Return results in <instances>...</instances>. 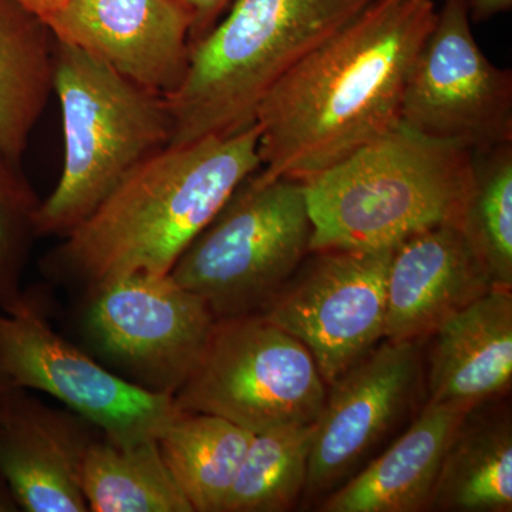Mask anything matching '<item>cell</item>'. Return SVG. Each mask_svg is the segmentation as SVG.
Here are the masks:
<instances>
[{
	"instance_id": "obj_1",
	"label": "cell",
	"mask_w": 512,
	"mask_h": 512,
	"mask_svg": "<svg viewBox=\"0 0 512 512\" xmlns=\"http://www.w3.org/2000/svg\"><path fill=\"white\" fill-rule=\"evenodd\" d=\"M431 0H373L279 80L256 113L261 180L302 181L400 126Z\"/></svg>"
},
{
	"instance_id": "obj_2",
	"label": "cell",
	"mask_w": 512,
	"mask_h": 512,
	"mask_svg": "<svg viewBox=\"0 0 512 512\" xmlns=\"http://www.w3.org/2000/svg\"><path fill=\"white\" fill-rule=\"evenodd\" d=\"M258 123L167 146L137 164L50 255L47 269L86 289L131 272L170 274L188 245L261 168Z\"/></svg>"
},
{
	"instance_id": "obj_3",
	"label": "cell",
	"mask_w": 512,
	"mask_h": 512,
	"mask_svg": "<svg viewBox=\"0 0 512 512\" xmlns=\"http://www.w3.org/2000/svg\"><path fill=\"white\" fill-rule=\"evenodd\" d=\"M373 0H234L191 43L183 82L165 97L168 146L229 136L256 121L266 94Z\"/></svg>"
},
{
	"instance_id": "obj_4",
	"label": "cell",
	"mask_w": 512,
	"mask_h": 512,
	"mask_svg": "<svg viewBox=\"0 0 512 512\" xmlns=\"http://www.w3.org/2000/svg\"><path fill=\"white\" fill-rule=\"evenodd\" d=\"M471 151L400 124L302 180L312 251L394 248L437 225L460 224Z\"/></svg>"
},
{
	"instance_id": "obj_5",
	"label": "cell",
	"mask_w": 512,
	"mask_h": 512,
	"mask_svg": "<svg viewBox=\"0 0 512 512\" xmlns=\"http://www.w3.org/2000/svg\"><path fill=\"white\" fill-rule=\"evenodd\" d=\"M53 92L62 109L64 165L40 202L37 237H66L137 164L167 147V101L79 47L56 40Z\"/></svg>"
},
{
	"instance_id": "obj_6",
	"label": "cell",
	"mask_w": 512,
	"mask_h": 512,
	"mask_svg": "<svg viewBox=\"0 0 512 512\" xmlns=\"http://www.w3.org/2000/svg\"><path fill=\"white\" fill-rule=\"evenodd\" d=\"M302 181L252 174L175 262V282L217 320L261 315L311 254Z\"/></svg>"
},
{
	"instance_id": "obj_7",
	"label": "cell",
	"mask_w": 512,
	"mask_h": 512,
	"mask_svg": "<svg viewBox=\"0 0 512 512\" xmlns=\"http://www.w3.org/2000/svg\"><path fill=\"white\" fill-rule=\"evenodd\" d=\"M328 384L309 350L262 315L220 319L190 379L175 394L185 413H205L259 434L312 424Z\"/></svg>"
},
{
	"instance_id": "obj_8",
	"label": "cell",
	"mask_w": 512,
	"mask_h": 512,
	"mask_svg": "<svg viewBox=\"0 0 512 512\" xmlns=\"http://www.w3.org/2000/svg\"><path fill=\"white\" fill-rule=\"evenodd\" d=\"M215 323L207 302L170 274L131 272L86 289L84 339L121 377L150 392H180Z\"/></svg>"
},
{
	"instance_id": "obj_9",
	"label": "cell",
	"mask_w": 512,
	"mask_h": 512,
	"mask_svg": "<svg viewBox=\"0 0 512 512\" xmlns=\"http://www.w3.org/2000/svg\"><path fill=\"white\" fill-rule=\"evenodd\" d=\"M421 340H383L329 384L302 498L320 501L392 444L427 402Z\"/></svg>"
},
{
	"instance_id": "obj_10",
	"label": "cell",
	"mask_w": 512,
	"mask_h": 512,
	"mask_svg": "<svg viewBox=\"0 0 512 512\" xmlns=\"http://www.w3.org/2000/svg\"><path fill=\"white\" fill-rule=\"evenodd\" d=\"M0 365L19 389L50 394L116 443L158 440L181 413L174 396L128 382L67 342L32 299L0 311Z\"/></svg>"
},
{
	"instance_id": "obj_11",
	"label": "cell",
	"mask_w": 512,
	"mask_h": 512,
	"mask_svg": "<svg viewBox=\"0 0 512 512\" xmlns=\"http://www.w3.org/2000/svg\"><path fill=\"white\" fill-rule=\"evenodd\" d=\"M393 249L312 251L261 313L309 350L328 386L384 340Z\"/></svg>"
},
{
	"instance_id": "obj_12",
	"label": "cell",
	"mask_w": 512,
	"mask_h": 512,
	"mask_svg": "<svg viewBox=\"0 0 512 512\" xmlns=\"http://www.w3.org/2000/svg\"><path fill=\"white\" fill-rule=\"evenodd\" d=\"M400 124L470 151L512 141V73L488 60L467 0H444L404 90Z\"/></svg>"
},
{
	"instance_id": "obj_13",
	"label": "cell",
	"mask_w": 512,
	"mask_h": 512,
	"mask_svg": "<svg viewBox=\"0 0 512 512\" xmlns=\"http://www.w3.org/2000/svg\"><path fill=\"white\" fill-rule=\"evenodd\" d=\"M45 22L143 89L167 97L183 82L192 25L183 0H70Z\"/></svg>"
},
{
	"instance_id": "obj_14",
	"label": "cell",
	"mask_w": 512,
	"mask_h": 512,
	"mask_svg": "<svg viewBox=\"0 0 512 512\" xmlns=\"http://www.w3.org/2000/svg\"><path fill=\"white\" fill-rule=\"evenodd\" d=\"M101 433L72 410L47 406L20 389L0 414V476L20 510L86 512L87 450Z\"/></svg>"
},
{
	"instance_id": "obj_15",
	"label": "cell",
	"mask_w": 512,
	"mask_h": 512,
	"mask_svg": "<svg viewBox=\"0 0 512 512\" xmlns=\"http://www.w3.org/2000/svg\"><path fill=\"white\" fill-rule=\"evenodd\" d=\"M495 288L460 225H437L393 249L386 282L389 342H423L441 322Z\"/></svg>"
},
{
	"instance_id": "obj_16",
	"label": "cell",
	"mask_w": 512,
	"mask_h": 512,
	"mask_svg": "<svg viewBox=\"0 0 512 512\" xmlns=\"http://www.w3.org/2000/svg\"><path fill=\"white\" fill-rule=\"evenodd\" d=\"M511 291L490 289L427 336L429 352L423 349L427 402L473 409L510 393Z\"/></svg>"
},
{
	"instance_id": "obj_17",
	"label": "cell",
	"mask_w": 512,
	"mask_h": 512,
	"mask_svg": "<svg viewBox=\"0 0 512 512\" xmlns=\"http://www.w3.org/2000/svg\"><path fill=\"white\" fill-rule=\"evenodd\" d=\"M470 407L426 402L406 430L348 483L319 503L323 512L429 511L444 451Z\"/></svg>"
},
{
	"instance_id": "obj_18",
	"label": "cell",
	"mask_w": 512,
	"mask_h": 512,
	"mask_svg": "<svg viewBox=\"0 0 512 512\" xmlns=\"http://www.w3.org/2000/svg\"><path fill=\"white\" fill-rule=\"evenodd\" d=\"M505 397L468 410L444 451L429 511H512V416Z\"/></svg>"
},
{
	"instance_id": "obj_19",
	"label": "cell",
	"mask_w": 512,
	"mask_h": 512,
	"mask_svg": "<svg viewBox=\"0 0 512 512\" xmlns=\"http://www.w3.org/2000/svg\"><path fill=\"white\" fill-rule=\"evenodd\" d=\"M56 39L15 0H0V156L15 164L53 92Z\"/></svg>"
},
{
	"instance_id": "obj_20",
	"label": "cell",
	"mask_w": 512,
	"mask_h": 512,
	"mask_svg": "<svg viewBox=\"0 0 512 512\" xmlns=\"http://www.w3.org/2000/svg\"><path fill=\"white\" fill-rule=\"evenodd\" d=\"M254 433L220 416L181 412L158 439L194 512H225Z\"/></svg>"
},
{
	"instance_id": "obj_21",
	"label": "cell",
	"mask_w": 512,
	"mask_h": 512,
	"mask_svg": "<svg viewBox=\"0 0 512 512\" xmlns=\"http://www.w3.org/2000/svg\"><path fill=\"white\" fill-rule=\"evenodd\" d=\"M82 488L93 512H194L158 440L120 444L101 434L84 458Z\"/></svg>"
},
{
	"instance_id": "obj_22",
	"label": "cell",
	"mask_w": 512,
	"mask_h": 512,
	"mask_svg": "<svg viewBox=\"0 0 512 512\" xmlns=\"http://www.w3.org/2000/svg\"><path fill=\"white\" fill-rule=\"evenodd\" d=\"M315 423L254 434L225 512H285L302 500Z\"/></svg>"
},
{
	"instance_id": "obj_23",
	"label": "cell",
	"mask_w": 512,
	"mask_h": 512,
	"mask_svg": "<svg viewBox=\"0 0 512 512\" xmlns=\"http://www.w3.org/2000/svg\"><path fill=\"white\" fill-rule=\"evenodd\" d=\"M461 229L495 288L512 289V141L471 151Z\"/></svg>"
},
{
	"instance_id": "obj_24",
	"label": "cell",
	"mask_w": 512,
	"mask_h": 512,
	"mask_svg": "<svg viewBox=\"0 0 512 512\" xmlns=\"http://www.w3.org/2000/svg\"><path fill=\"white\" fill-rule=\"evenodd\" d=\"M40 202L32 188L0 156V311L16 312L29 302L22 291V275L30 242L37 237L35 215Z\"/></svg>"
},
{
	"instance_id": "obj_25",
	"label": "cell",
	"mask_w": 512,
	"mask_h": 512,
	"mask_svg": "<svg viewBox=\"0 0 512 512\" xmlns=\"http://www.w3.org/2000/svg\"><path fill=\"white\" fill-rule=\"evenodd\" d=\"M190 10L192 25L190 40L201 39L208 30L214 28L222 13L231 6L234 0H183Z\"/></svg>"
},
{
	"instance_id": "obj_26",
	"label": "cell",
	"mask_w": 512,
	"mask_h": 512,
	"mask_svg": "<svg viewBox=\"0 0 512 512\" xmlns=\"http://www.w3.org/2000/svg\"><path fill=\"white\" fill-rule=\"evenodd\" d=\"M470 19L476 22L494 18L512 8V0H467Z\"/></svg>"
},
{
	"instance_id": "obj_27",
	"label": "cell",
	"mask_w": 512,
	"mask_h": 512,
	"mask_svg": "<svg viewBox=\"0 0 512 512\" xmlns=\"http://www.w3.org/2000/svg\"><path fill=\"white\" fill-rule=\"evenodd\" d=\"M15 2H18L23 8L30 10V12L35 13L39 18L46 20L50 16L55 15L56 12H59L70 0H15Z\"/></svg>"
},
{
	"instance_id": "obj_28",
	"label": "cell",
	"mask_w": 512,
	"mask_h": 512,
	"mask_svg": "<svg viewBox=\"0 0 512 512\" xmlns=\"http://www.w3.org/2000/svg\"><path fill=\"white\" fill-rule=\"evenodd\" d=\"M19 390V387L10 379L8 372L0 365V414Z\"/></svg>"
},
{
	"instance_id": "obj_29",
	"label": "cell",
	"mask_w": 512,
	"mask_h": 512,
	"mask_svg": "<svg viewBox=\"0 0 512 512\" xmlns=\"http://www.w3.org/2000/svg\"><path fill=\"white\" fill-rule=\"evenodd\" d=\"M20 507L18 501H16L15 494H13L12 488L6 483L5 478L0 476V511H19Z\"/></svg>"
}]
</instances>
